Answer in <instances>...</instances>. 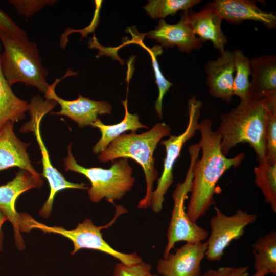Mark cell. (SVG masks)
Segmentation results:
<instances>
[{
  "mask_svg": "<svg viewBox=\"0 0 276 276\" xmlns=\"http://www.w3.org/2000/svg\"><path fill=\"white\" fill-rule=\"evenodd\" d=\"M201 134L199 145L202 151L200 159L195 161L193 168V178L191 196L187 214L194 222L205 214L215 204L214 195L217 184L227 170L239 166L245 158L241 153L232 158H227L221 151V137L212 129L210 119L202 120L199 124Z\"/></svg>",
  "mask_w": 276,
  "mask_h": 276,
  "instance_id": "cell-1",
  "label": "cell"
},
{
  "mask_svg": "<svg viewBox=\"0 0 276 276\" xmlns=\"http://www.w3.org/2000/svg\"><path fill=\"white\" fill-rule=\"evenodd\" d=\"M264 96L240 101L235 108L221 115L216 131L221 139L223 155L226 156L237 144L246 143L254 150L258 163L265 160L266 127L270 111L276 107V92Z\"/></svg>",
  "mask_w": 276,
  "mask_h": 276,
  "instance_id": "cell-2",
  "label": "cell"
},
{
  "mask_svg": "<svg viewBox=\"0 0 276 276\" xmlns=\"http://www.w3.org/2000/svg\"><path fill=\"white\" fill-rule=\"evenodd\" d=\"M171 131L168 125L158 122L151 129L141 134L123 133L98 155L101 163L130 158L141 165L145 174L146 192L138 203L139 209H147L151 205L153 183L158 176L155 167L154 153L158 143L163 137L169 136Z\"/></svg>",
  "mask_w": 276,
  "mask_h": 276,
  "instance_id": "cell-3",
  "label": "cell"
},
{
  "mask_svg": "<svg viewBox=\"0 0 276 276\" xmlns=\"http://www.w3.org/2000/svg\"><path fill=\"white\" fill-rule=\"evenodd\" d=\"M4 51L0 54L3 74L11 86L17 82L36 87L45 94L50 85L46 81L48 70L42 65L36 44L0 31Z\"/></svg>",
  "mask_w": 276,
  "mask_h": 276,
  "instance_id": "cell-4",
  "label": "cell"
},
{
  "mask_svg": "<svg viewBox=\"0 0 276 276\" xmlns=\"http://www.w3.org/2000/svg\"><path fill=\"white\" fill-rule=\"evenodd\" d=\"M72 144L67 147V155L64 160L65 170L81 174L90 181L88 190L91 202L97 203L105 198L113 203L121 200L131 190L135 182L133 169L128 158H119L113 162L109 169L100 167L86 168L79 165L72 152Z\"/></svg>",
  "mask_w": 276,
  "mask_h": 276,
  "instance_id": "cell-5",
  "label": "cell"
},
{
  "mask_svg": "<svg viewBox=\"0 0 276 276\" xmlns=\"http://www.w3.org/2000/svg\"><path fill=\"white\" fill-rule=\"evenodd\" d=\"M116 206L117 212L114 218L106 225L96 226L90 219L85 218L81 223H78L75 228L72 229H66L62 226H47L37 221L28 214L22 213V231L29 233L32 229L36 228L44 233L61 235L72 242L74 248L71 252L72 255H74L81 249H89L110 255L119 260L120 263L127 266L140 263L143 260L136 252L126 254L116 250L103 238L101 230L112 225L118 216L126 211L123 207Z\"/></svg>",
  "mask_w": 276,
  "mask_h": 276,
  "instance_id": "cell-6",
  "label": "cell"
},
{
  "mask_svg": "<svg viewBox=\"0 0 276 276\" xmlns=\"http://www.w3.org/2000/svg\"><path fill=\"white\" fill-rule=\"evenodd\" d=\"M188 151L190 155V163L186 178L182 183L177 185L172 194L174 205L167 232V243L163 258L167 257L177 242L198 243L202 242L208 237V231L196 222H192L185 211V202L192 187L193 166L198 158L200 151L198 143L191 145Z\"/></svg>",
  "mask_w": 276,
  "mask_h": 276,
  "instance_id": "cell-7",
  "label": "cell"
},
{
  "mask_svg": "<svg viewBox=\"0 0 276 276\" xmlns=\"http://www.w3.org/2000/svg\"><path fill=\"white\" fill-rule=\"evenodd\" d=\"M57 103L52 100L43 99L39 96L34 97L29 104V112L31 120L21 129L22 131L28 130L34 132L39 145L42 155L43 172L42 175L48 180L50 186L49 197L39 211L43 218L49 217L52 212L54 200L57 193L66 189L88 190L89 187L84 183H72L66 180L63 175L54 167L50 160L48 151L42 139L40 126L43 117L56 106Z\"/></svg>",
  "mask_w": 276,
  "mask_h": 276,
  "instance_id": "cell-8",
  "label": "cell"
},
{
  "mask_svg": "<svg viewBox=\"0 0 276 276\" xmlns=\"http://www.w3.org/2000/svg\"><path fill=\"white\" fill-rule=\"evenodd\" d=\"M202 106V102L196 96H192L188 101L189 122L185 131L177 136L170 135L168 139L159 142L160 144L165 147L166 156L164 159L163 172L158 179L156 188L153 191L152 195L150 206L155 213L161 212L165 196L173 183V167L180 156L184 144L198 131V120Z\"/></svg>",
  "mask_w": 276,
  "mask_h": 276,
  "instance_id": "cell-9",
  "label": "cell"
},
{
  "mask_svg": "<svg viewBox=\"0 0 276 276\" xmlns=\"http://www.w3.org/2000/svg\"><path fill=\"white\" fill-rule=\"evenodd\" d=\"M214 209L216 213L210 221L211 233L205 242V258L210 261L218 262L231 242L242 237L245 228L256 221L257 216L241 209L228 216L218 208L215 206Z\"/></svg>",
  "mask_w": 276,
  "mask_h": 276,
  "instance_id": "cell-10",
  "label": "cell"
},
{
  "mask_svg": "<svg viewBox=\"0 0 276 276\" xmlns=\"http://www.w3.org/2000/svg\"><path fill=\"white\" fill-rule=\"evenodd\" d=\"M43 183L40 175L36 176L27 170L20 169L12 180L0 186V210L13 225L15 244L19 250L25 248V244L20 233L22 216L16 210V200L22 193L40 187Z\"/></svg>",
  "mask_w": 276,
  "mask_h": 276,
  "instance_id": "cell-11",
  "label": "cell"
},
{
  "mask_svg": "<svg viewBox=\"0 0 276 276\" xmlns=\"http://www.w3.org/2000/svg\"><path fill=\"white\" fill-rule=\"evenodd\" d=\"M61 80L57 79L50 85L48 91L44 94L46 99L55 101L61 107L59 111L52 112V114L67 116L76 122L79 127L82 128L91 126L100 115L111 114L112 107L107 101L91 100L81 95L77 99L73 100H67L59 97L56 94L55 88Z\"/></svg>",
  "mask_w": 276,
  "mask_h": 276,
  "instance_id": "cell-12",
  "label": "cell"
},
{
  "mask_svg": "<svg viewBox=\"0 0 276 276\" xmlns=\"http://www.w3.org/2000/svg\"><path fill=\"white\" fill-rule=\"evenodd\" d=\"M206 248L205 242H186L167 257L159 259L156 271L163 276H200Z\"/></svg>",
  "mask_w": 276,
  "mask_h": 276,
  "instance_id": "cell-13",
  "label": "cell"
},
{
  "mask_svg": "<svg viewBox=\"0 0 276 276\" xmlns=\"http://www.w3.org/2000/svg\"><path fill=\"white\" fill-rule=\"evenodd\" d=\"M146 35L148 38L156 40L162 47L167 49L176 46L180 51L187 53L193 50H199L203 43L195 34L184 12L180 20L175 24H168L164 19H160L155 29Z\"/></svg>",
  "mask_w": 276,
  "mask_h": 276,
  "instance_id": "cell-14",
  "label": "cell"
},
{
  "mask_svg": "<svg viewBox=\"0 0 276 276\" xmlns=\"http://www.w3.org/2000/svg\"><path fill=\"white\" fill-rule=\"evenodd\" d=\"M204 68L210 95L230 103L234 96L233 86L235 73L233 51L225 50L216 59L208 61Z\"/></svg>",
  "mask_w": 276,
  "mask_h": 276,
  "instance_id": "cell-15",
  "label": "cell"
},
{
  "mask_svg": "<svg viewBox=\"0 0 276 276\" xmlns=\"http://www.w3.org/2000/svg\"><path fill=\"white\" fill-rule=\"evenodd\" d=\"M213 6L222 19L233 24L252 20L263 24L270 29L276 26V16L273 12L264 11L250 0H215Z\"/></svg>",
  "mask_w": 276,
  "mask_h": 276,
  "instance_id": "cell-16",
  "label": "cell"
},
{
  "mask_svg": "<svg viewBox=\"0 0 276 276\" xmlns=\"http://www.w3.org/2000/svg\"><path fill=\"white\" fill-rule=\"evenodd\" d=\"M183 12L195 34L203 43L207 40L211 41L214 48L218 50L220 54L224 52L227 39L221 29L223 20L212 3H208L198 12L191 10Z\"/></svg>",
  "mask_w": 276,
  "mask_h": 276,
  "instance_id": "cell-17",
  "label": "cell"
},
{
  "mask_svg": "<svg viewBox=\"0 0 276 276\" xmlns=\"http://www.w3.org/2000/svg\"><path fill=\"white\" fill-rule=\"evenodd\" d=\"M13 124L9 121L0 129V171L16 167L35 175H40L30 160L27 152L29 144L22 142L16 136Z\"/></svg>",
  "mask_w": 276,
  "mask_h": 276,
  "instance_id": "cell-18",
  "label": "cell"
},
{
  "mask_svg": "<svg viewBox=\"0 0 276 276\" xmlns=\"http://www.w3.org/2000/svg\"><path fill=\"white\" fill-rule=\"evenodd\" d=\"M251 80L249 99L264 97L276 92V57L273 55L256 56L250 59Z\"/></svg>",
  "mask_w": 276,
  "mask_h": 276,
  "instance_id": "cell-19",
  "label": "cell"
},
{
  "mask_svg": "<svg viewBox=\"0 0 276 276\" xmlns=\"http://www.w3.org/2000/svg\"><path fill=\"white\" fill-rule=\"evenodd\" d=\"M122 103L125 109V116L120 122L113 125H105L98 118L91 125L92 127L98 128L101 134V138L93 148L95 154H99L104 151L112 141L127 131L136 132L140 128H149L140 122L137 114L129 112L127 99L122 101Z\"/></svg>",
  "mask_w": 276,
  "mask_h": 276,
  "instance_id": "cell-20",
  "label": "cell"
},
{
  "mask_svg": "<svg viewBox=\"0 0 276 276\" xmlns=\"http://www.w3.org/2000/svg\"><path fill=\"white\" fill-rule=\"evenodd\" d=\"M0 44V51L1 49ZM29 104L16 96L6 80L0 65V129L8 122L23 119Z\"/></svg>",
  "mask_w": 276,
  "mask_h": 276,
  "instance_id": "cell-21",
  "label": "cell"
},
{
  "mask_svg": "<svg viewBox=\"0 0 276 276\" xmlns=\"http://www.w3.org/2000/svg\"><path fill=\"white\" fill-rule=\"evenodd\" d=\"M254 267L267 274L276 275V232L272 230L259 237L252 245Z\"/></svg>",
  "mask_w": 276,
  "mask_h": 276,
  "instance_id": "cell-22",
  "label": "cell"
},
{
  "mask_svg": "<svg viewBox=\"0 0 276 276\" xmlns=\"http://www.w3.org/2000/svg\"><path fill=\"white\" fill-rule=\"evenodd\" d=\"M255 183L262 192L264 200L276 213V163L265 160L254 169Z\"/></svg>",
  "mask_w": 276,
  "mask_h": 276,
  "instance_id": "cell-23",
  "label": "cell"
},
{
  "mask_svg": "<svg viewBox=\"0 0 276 276\" xmlns=\"http://www.w3.org/2000/svg\"><path fill=\"white\" fill-rule=\"evenodd\" d=\"M233 53L235 68L233 95L238 96L240 101H247L249 99V76L251 74L250 59L245 55L242 50L236 49Z\"/></svg>",
  "mask_w": 276,
  "mask_h": 276,
  "instance_id": "cell-24",
  "label": "cell"
},
{
  "mask_svg": "<svg viewBox=\"0 0 276 276\" xmlns=\"http://www.w3.org/2000/svg\"><path fill=\"white\" fill-rule=\"evenodd\" d=\"M143 8L153 19L165 18L168 15H173L177 11L191 10L200 3V0H151Z\"/></svg>",
  "mask_w": 276,
  "mask_h": 276,
  "instance_id": "cell-25",
  "label": "cell"
},
{
  "mask_svg": "<svg viewBox=\"0 0 276 276\" xmlns=\"http://www.w3.org/2000/svg\"><path fill=\"white\" fill-rule=\"evenodd\" d=\"M144 47L151 57L152 65L155 75L156 83L158 88V96L155 102V110L159 119L163 118V101L165 94L168 91L172 83L167 80L162 74L156 59L157 55H161L163 49L160 45H156L152 49Z\"/></svg>",
  "mask_w": 276,
  "mask_h": 276,
  "instance_id": "cell-26",
  "label": "cell"
},
{
  "mask_svg": "<svg viewBox=\"0 0 276 276\" xmlns=\"http://www.w3.org/2000/svg\"><path fill=\"white\" fill-rule=\"evenodd\" d=\"M267 154L265 160L276 163V107L271 109L266 127Z\"/></svg>",
  "mask_w": 276,
  "mask_h": 276,
  "instance_id": "cell-27",
  "label": "cell"
},
{
  "mask_svg": "<svg viewBox=\"0 0 276 276\" xmlns=\"http://www.w3.org/2000/svg\"><path fill=\"white\" fill-rule=\"evenodd\" d=\"M57 1L41 0V1H24L11 0L9 2L14 6L18 12L29 17L36 13L46 6H51Z\"/></svg>",
  "mask_w": 276,
  "mask_h": 276,
  "instance_id": "cell-28",
  "label": "cell"
},
{
  "mask_svg": "<svg viewBox=\"0 0 276 276\" xmlns=\"http://www.w3.org/2000/svg\"><path fill=\"white\" fill-rule=\"evenodd\" d=\"M151 269L152 265L143 261L131 266L119 263L114 266L113 276H148Z\"/></svg>",
  "mask_w": 276,
  "mask_h": 276,
  "instance_id": "cell-29",
  "label": "cell"
},
{
  "mask_svg": "<svg viewBox=\"0 0 276 276\" xmlns=\"http://www.w3.org/2000/svg\"><path fill=\"white\" fill-rule=\"evenodd\" d=\"M0 31L21 39H28L26 33L0 9Z\"/></svg>",
  "mask_w": 276,
  "mask_h": 276,
  "instance_id": "cell-30",
  "label": "cell"
},
{
  "mask_svg": "<svg viewBox=\"0 0 276 276\" xmlns=\"http://www.w3.org/2000/svg\"><path fill=\"white\" fill-rule=\"evenodd\" d=\"M249 266L234 267L224 266L215 269H208L200 276H249Z\"/></svg>",
  "mask_w": 276,
  "mask_h": 276,
  "instance_id": "cell-31",
  "label": "cell"
},
{
  "mask_svg": "<svg viewBox=\"0 0 276 276\" xmlns=\"http://www.w3.org/2000/svg\"><path fill=\"white\" fill-rule=\"evenodd\" d=\"M8 220V218L5 214L0 210V250L2 249L3 233L2 230V227L4 223Z\"/></svg>",
  "mask_w": 276,
  "mask_h": 276,
  "instance_id": "cell-32",
  "label": "cell"
},
{
  "mask_svg": "<svg viewBox=\"0 0 276 276\" xmlns=\"http://www.w3.org/2000/svg\"><path fill=\"white\" fill-rule=\"evenodd\" d=\"M267 274L265 271L262 270H256L255 273L251 276H265Z\"/></svg>",
  "mask_w": 276,
  "mask_h": 276,
  "instance_id": "cell-33",
  "label": "cell"
},
{
  "mask_svg": "<svg viewBox=\"0 0 276 276\" xmlns=\"http://www.w3.org/2000/svg\"><path fill=\"white\" fill-rule=\"evenodd\" d=\"M148 276H157L156 275H153L151 273L149 274Z\"/></svg>",
  "mask_w": 276,
  "mask_h": 276,
  "instance_id": "cell-34",
  "label": "cell"
}]
</instances>
